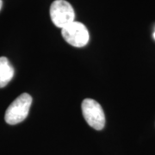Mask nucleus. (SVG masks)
<instances>
[{"label": "nucleus", "instance_id": "nucleus-1", "mask_svg": "<svg viewBox=\"0 0 155 155\" xmlns=\"http://www.w3.org/2000/svg\"><path fill=\"white\" fill-rule=\"evenodd\" d=\"M32 104V97L28 93H23L11 103L6 110L5 115V122L10 125H16L24 121L28 115Z\"/></svg>", "mask_w": 155, "mask_h": 155}, {"label": "nucleus", "instance_id": "nucleus-2", "mask_svg": "<svg viewBox=\"0 0 155 155\" xmlns=\"http://www.w3.org/2000/svg\"><path fill=\"white\" fill-rule=\"evenodd\" d=\"M50 17L56 27L61 29L74 22L75 13L66 0H55L50 6Z\"/></svg>", "mask_w": 155, "mask_h": 155}, {"label": "nucleus", "instance_id": "nucleus-3", "mask_svg": "<svg viewBox=\"0 0 155 155\" xmlns=\"http://www.w3.org/2000/svg\"><path fill=\"white\" fill-rule=\"evenodd\" d=\"M84 118L91 127L102 130L105 126V115L102 106L93 99L86 98L81 104Z\"/></svg>", "mask_w": 155, "mask_h": 155}, {"label": "nucleus", "instance_id": "nucleus-4", "mask_svg": "<svg viewBox=\"0 0 155 155\" xmlns=\"http://www.w3.org/2000/svg\"><path fill=\"white\" fill-rule=\"evenodd\" d=\"M61 34L67 43L75 48H83L88 43L89 32L86 27L79 22H73L61 29Z\"/></svg>", "mask_w": 155, "mask_h": 155}, {"label": "nucleus", "instance_id": "nucleus-5", "mask_svg": "<svg viewBox=\"0 0 155 155\" xmlns=\"http://www.w3.org/2000/svg\"><path fill=\"white\" fill-rule=\"evenodd\" d=\"M14 68L6 57H0V88H4L14 77Z\"/></svg>", "mask_w": 155, "mask_h": 155}, {"label": "nucleus", "instance_id": "nucleus-6", "mask_svg": "<svg viewBox=\"0 0 155 155\" xmlns=\"http://www.w3.org/2000/svg\"><path fill=\"white\" fill-rule=\"evenodd\" d=\"M2 6H3V1L0 0V11H1V9H2Z\"/></svg>", "mask_w": 155, "mask_h": 155}, {"label": "nucleus", "instance_id": "nucleus-7", "mask_svg": "<svg viewBox=\"0 0 155 155\" xmlns=\"http://www.w3.org/2000/svg\"><path fill=\"white\" fill-rule=\"evenodd\" d=\"M153 38H154L155 40V31H154V33H153Z\"/></svg>", "mask_w": 155, "mask_h": 155}]
</instances>
